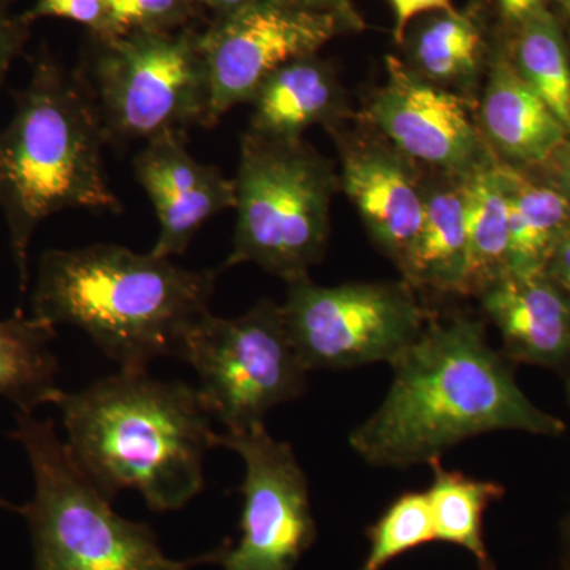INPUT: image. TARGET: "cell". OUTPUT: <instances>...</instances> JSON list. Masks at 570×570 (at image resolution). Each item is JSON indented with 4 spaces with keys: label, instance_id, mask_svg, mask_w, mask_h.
Wrapping results in <instances>:
<instances>
[{
    "label": "cell",
    "instance_id": "obj_1",
    "mask_svg": "<svg viewBox=\"0 0 570 570\" xmlns=\"http://www.w3.org/2000/svg\"><path fill=\"white\" fill-rule=\"evenodd\" d=\"M377 411L348 444L376 468L407 469L441 460L468 439L493 431L560 436L566 425L521 392L505 356L487 340L479 318L431 317L395 362Z\"/></svg>",
    "mask_w": 570,
    "mask_h": 570
},
{
    "label": "cell",
    "instance_id": "obj_2",
    "mask_svg": "<svg viewBox=\"0 0 570 570\" xmlns=\"http://www.w3.org/2000/svg\"><path fill=\"white\" fill-rule=\"evenodd\" d=\"M55 404L71 455L108 498L137 490L154 512H170L204 490L219 434L193 385L121 370Z\"/></svg>",
    "mask_w": 570,
    "mask_h": 570
},
{
    "label": "cell",
    "instance_id": "obj_3",
    "mask_svg": "<svg viewBox=\"0 0 570 570\" xmlns=\"http://www.w3.org/2000/svg\"><path fill=\"white\" fill-rule=\"evenodd\" d=\"M214 269L118 245L51 249L41 255L32 316L82 330L121 370L146 371L181 356L190 328L209 313Z\"/></svg>",
    "mask_w": 570,
    "mask_h": 570
},
{
    "label": "cell",
    "instance_id": "obj_4",
    "mask_svg": "<svg viewBox=\"0 0 570 570\" xmlns=\"http://www.w3.org/2000/svg\"><path fill=\"white\" fill-rule=\"evenodd\" d=\"M13 96V118L0 130V209L26 294L29 245L45 219L66 209L121 213L122 205L108 186V137L80 75L39 59Z\"/></svg>",
    "mask_w": 570,
    "mask_h": 570
},
{
    "label": "cell",
    "instance_id": "obj_5",
    "mask_svg": "<svg viewBox=\"0 0 570 570\" xmlns=\"http://www.w3.org/2000/svg\"><path fill=\"white\" fill-rule=\"evenodd\" d=\"M10 436L32 468V501L17 510L31 530L32 570H193L220 562L225 546L193 560H174L149 524L118 515L59 439L52 420L18 411Z\"/></svg>",
    "mask_w": 570,
    "mask_h": 570
},
{
    "label": "cell",
    "instance_id": "obj_6",
    "mask_svg": "<svg viewBox=\"0 0 570 570\" xmlns=\"http://www.w3.org/2000/svg\"><path fill=\"white\" fill-rule=\"evenodd\" d=\"M236 228L227 266L254 264L285 283L309 277L324 257L335 168L305 141L247 132L236 174Z\"/></svg>",
    "mask_w": 570,
    "mask_h": 570
},
{
    "label": "cell",
    "instance_id": "obj_7",
    "mask_svg": "<svg viewBox=\"0 0 570 570\" xmlns=\"http://www.w3.org/2000/svg\"><path fill=\"white\" fill-rule=\"evenodd\" d=\"M200 36L138 31L102 39L85 78L108 142L149 141L206 126L209 86Z\"/></svg>",
    "mask_w": 570,
    "mask_h": 570
},
{
    "label": "cell",
    "instance_id": "obj_8",
    "mask_svg": "<svg viewBox=\"0 0 570 570\" xmlns=\"http://www.w3.org/2000/svg\"><path fill=\"white\" fill-rule=\"evenodd\" d=\"M179 358L194 367L202 403L227 433L264 423L273 407L306 390L305 363L272 299L238 317L206 314L190 328Z\"/></svg>",
    "mask_w": 570,
    "mask_h": 570
},
{
    "label": "cell",
    "instance_id": "obj_9",
    "mask_svg": "<svg viewBox=\"0 0 570 570\" xmlns=\"http://www.w3.org/2000/svg\"><path fill=\"white\" fill-rule=\"evenodd\" d=\"M281 309L307 371L390 365L431 321L404 281L322 287L305 277L288 284Z\"/></svg>",
    "mask_w": 570,
    "mask_h": 570
},
{
    "label": "cell",
    "instance_id": "obj_10",
    "mask_svg": "<svg viewBox=\"0 0 570 570\" xmlns=\"http://www.w3.org/2000/svg\"><path fill=\"white\" fill-rule=\"evenodd\" d=\"M219 448L245 461L238 546H225L224 570H295L317 539L309 485L292 445L276 441L258 423L219 434Z\"/></svg>",
    "mask_w": 570,
    "mask_h": 570
},
{
    "label": "cell",
    "instance_id": "obj_11",
    "mask_svg": "<svg viewBox=\"0 0 570 570\" xmlns=\"http://www.w3.org/2000/svg\"><path fill=\"white\" fill-rule=\"evenodd\" d=\"M344 24L330 11L296 0H254L225 14L200 36L208 75L206 126L214 127L238 104L249 102L262 82L285 63L316 55Z\"/></svg>",
    "mask_w": 570,
    "mask_h": 570
},
{
    "label": "cell",
    "instance_id": "obj_12",
    "mask_svg": "<svg viewBox=\"0 0 570 570\" xmlns=\"http://www.w3.org/2000/svg\"><path fill=\"white\" fill-rule=\"evenodd\" d=\"M385 66L387 82L371 97L366 116L395 148L453 176L471 174L494 157L463 97L420 77L395 56H387Z\"/></svg>",
    "mask_w": 570,
    "mask_h": 570
},
{
    "label": "cell",
    "instance_id": "obj_13",
    "mask_svg": "<svg viewBox=\"0 0 570 570\" xmlns=\"http://www.w3.org/2000/svg\"><path fill=\"white\" fill-rule=\"evenodd\" d=\"M135 176L156 209L159 236L149 253L183 255L206 220L235 208V181L216 165L187 151V132H165L146 141L134 159Z\"/></svg>",
    "mask_w": 570,
    "mask_h": 570
},
{
    "label": "cell",
    "instance_id": "obj_14",
    "mask_svg": "<svg viewBox=\"0 0 570 570\" xmlns=\"http://www.w3.org/2000/svg\"><path fill=\"white\" fill-rule=\"evenodd\" d=\"M341 154V189L358 209L366 230L382 254L396 266L423 223L425 183L414 160L392 142L354 140L335 132Z\"/></svg>",
    "mask_w": 570,
    "mask_h": 570
},
{
    "label": "cell",
    "instance_id": "obj_15",
    "mask_svg": "<svg viewBox=\"0 0 570 570\" xmlns=\"http://www.w3.org/2000/svg\"><path fill=\"white\" fill-rule=\"evenodd\" d=\"M505 358L546 367L570 360V295L549 273L508 269L479 295Z\"/></svg>",
    "mask_w": 570,
    "mask_h": 570
},
{
    "label": "cell",
    "instance_id": "obj_16",
    "mask_svg": "<svg viewBox=\"0 0 570 570\" xmlns=\"http://www.w3.org/2000/svg\"><path fill=\"white\" fill-rule=\"evenodd\" d=\"M480 119L491 151L515 167L546 164L570 135L546 100L505 59L491 67Z\"/></svg>",
    "mask_w": 570,
    "mask_h": 570
},
{
    "label": "cell",
    "instance_id": "obj_17",
    "mask_svg": "<svg viewBox=\"0 0 570 570\" xmlns=\"http://www.w3.org/2000/svg\"><path fill=\"white\" fill-rule=\"evenodd\" d=\"M249 132L277 141H298L309 127L333 129L347 112L343 86L316 55L295 59L269 75L254 94Z\"/></svg>",
    "mask_w": 570,
    "mask_h": 570
},
{
    "label": "cell",
    "instance_id": "obj_18",
    "mask_svg": "<svg viewBox=\"0 0 570 570\" xmlns=\"http://www.w3.org/2000/svg\"><path fill=\"white\" fill-rule=\"evenodd\" d=\"M397 268L414 291L466 295L463 176L445 175L444 181L425 184L422 227Z\"/></svg>",
    "mask_w": 570,
    "mask_h": 570
},
{
    "label": "cell",
    "instance_id": "obj_19",
    "mask_svg": "<svg viewBox=\"0 0 570 570\" xmlns=\"http://www.w3.org/2000/svg\"><path fill=\"white\" fill-rule=\"evenodd\" d=\"M509 200V269L543 272L570 227V204L553 186L532 181L520 167L499 160Z\"/></svg>",
    "mask_w": 570,
    "mask_h": 570
},
{
    "label": "cell",
    "instance_id": "obj_20",
    "mask_svg": "<svg viewBox=\"0 0 570 570\" xmlns=\"http://www.w3.org/2000/svg\"><path fill=\"white\" fill-rule=\"evenodd\" d=\"M463 193L466 295L479 296L509 269V200L497 156L463 176Z\"/></svg>",
    "mask_w": 570,
    "mask_h": 570
},
{
    "label": "cell",
    "instance_id": "obj_21",
    "mask_svg": "<svg viewBox=\"0 0 570 570\" xmlns=\"http://www.w3.org/2000/svg\"><path fill=\"white\" fill-rule=\"evenodd\" d=\"M55 328L22 313L0 318V396L20 411L55 404L61 395L56 384L58 360L51 351Z\"/></svg>",
    "mask_w": 570,
    "mask_h": 570
},
{
    "label": "cell",
    "instance_id": "obj_22",
    "mask_svg": "<svg viewBox=\"0 0 570 570\" xmlns=\"http://www.w3.org/2000/svg\"><path fill=\"white\" fill-rule=\"evenodd\" d=\"M433 482L425 491L433 520L434 540L463 547L478 561L480 570H497L483 540V513L491 502L504 497L501 483L468 478L449 471L441 460L430 463Z\"/></svg>",
    "mask_w": 570,
    "mask_h": 570
},
{
    "label": "cell",
    "instance_id": "obj_23",
    "mask_svg": "<svg viewBox=\"0 0 570 570\" xmlns=\"http://www.w3.org/2000/svg\"><path fill=\"white\" fill-rule=\"evenodd\" d=\"M513 67L569 127L570 63L558 22L542 7L521 20Z\"/></svg>",
    "mask_w": 570,
    "mask_h": 570
},
{
    "label": "cell",
    "instance_id": "obj_24",
    "mask_svg": "<svg viewBox=\"0 0 570 570\" xmlns=\"http://www.w3.org/2000/svg\"><path fill=\"white\" fill-rule=\"evenodd\" d=\"M482 33L474 21L450 11L428 22L412 48V69L434 85H460L478 73Z\"/></svg>",
    "mask_w": 570,
    "mask_h": 570
},
{
    "label": "cell",
    "instance_id": "obj_25",
    "mask_svg": "<svg viewBox=\"0 0 570 570\" xmlns=\"http://www.w3.org/2000/svg\"><path fill=\"white\" fill-rule=\"evenodd\" d=\"M371 550L358 570H382L390 561L434 540L426 493L407 491L367 530Z\"/></svg>",
    "mask_w": 570,
    "mask_h": 570
},
{
    "label": "cell",
    "instance_id": "obj_26",
    "mask_svg": "<svg viewBox=\"0 0 570 570\" xmlns=\"http://www.w3.org/2000/svg\"><path fill=\"white\" fill-rule=\"evenodd\" d=\"M195 0H105L107 33L102 39L138 31H167L193 11Z\"/></svg>",
    "mask_w": 570,
    "mask_h": 570
},
{
    "label": "cell",
    "instance_id": "obj_27",
    "mask_svg": "<svg viewBox=\"0 0 570 570\" xmlns=\"http://www.w3.org/2000/svg\"><path fill=\"white\" fill-rule=\"evenodd\" d=\"M24 14L31 22L48 17L80 22L99 33L100 39L107 33L105 0H37Z\"/></svg>",
    "mask_w": 570,
    "mask_h": 570
},
{
    "label": "cell",
    "instance_id": "obj_28",
    "mask_svg": "<svg viewBox=\"0 0 570 570\" xmlns=\"http://www.w3.org/2000/svg\"><path fill=\"white\" fill-rule=\"evenodd\" d=\"M31 21L26 14H13L9 0H0V88L6 80L11 62L28 39Z\"/></svg>",
    "mask_w": 570,
    "mask_h": 570
},
{
    "label": "cell",
    "instance_id": "obj_29",
    "mask_svg": "<svg viewBox=\"0 0 570 570\" xmlns=\"http://www.w3.org/2000/svg\"><path fill=\"white\" fill-rule=\"evenodd\" d=\"M393 10H395V39L397 43L404 40L409 22L419 14L426 11H444L450 13L453 10L452 0H392Z\"/></svg>",
    "mask_w": 570,
    "mask_h": 570
},
{
    "label": "cell",
    "instance_id": "obj_30",
    "mask_svg": "<svg viewBox=\"0 0 570 570\" xmlns=\"http://www.w3.org/2000/svg\"><path fill=\"white\" fill-rule=\"evenodd\" d=\"M547 170L551 178V184L557 187L558 190L570 204V140L562 142L560 148L557 149L546 164Z\"/></svg>",
    "mask_w": 570,
    "mask_h": 570
},
{
    "label": "cell",
    "instance_id": "obj_31",
    "mask_svg": "<svg viewBox=\"0 0 570 570\" xmlns=\"http://www.w3.org/2000/svg\"><path fill=\"white\" fill-rule=\"evenodd\" d=\"M546 272L570 295V227L554 247Z\"/></svg>",
    "mask_w": 570,
    "mask_h": 570
},
{
    "label": "cell",
    "instance_id": "obj_32",
    "mask_svg": "<svg viewBox=\"0 0 570 570\" xmlns=\"http://www.w3.org/2000/svg\"><path fill=\"white\" fill-rule=\"evenodd\" d=\"M302 6L309 7V9L330 11L336 14L344 24L358 28L362 24L360 18L356 17L354 7L351 6V0H296Z\"/></svg>",
    "mask_w": 570,
    "mask_h": 570
},
{
    "label": "cell",
    "instance_id": "obj_33",
    "mask_svg": "<svg viewBox=\"0 0 570 570\" xmlns=\"http://www.w3.org/2000/svg\"><path fill=\"white\" fill-rule=\"evenodd\" d=\"M501 2L502 13L509 18V20L521 21L531 14L532 11L538 10L542 7L540 0H499Z\"/></svg>",
    "mask_w": 570,
    "mask_h": 570
},
{
    "label": "cell",
    "instance_id": "obj_34",
    "mask_svg": "<svg viewBox=\"0 0 570 570\" xmlns=\"http://www.w3.org/2000/svg\"><path fill=\"white\" fill-rule=\"evenodd\" d=\"M195 2L204 3L209 9L219 11L220 17H225V14L234 13V11L249 6L254 0H195Z\"/></svg>",
    "mask_w": 570,
    "mask_h": 570
},
{
    "label": "cell",
    "instance_id": "obj_35",
    "mask_svg": "<svg viewBox=\"0 0 570 570\" xmlns=\"http://www.w3.org/2000/svg\"><path fill=\"white\" fill-rule=\"evenodd\" d=\"M562 570H570V521L568 531H566V554H564V568Z\"/></svg>",
    "mask_w": 570,
    "mask_h": 570
},
{
    "label": "cell",
    "instance_id": "obj_36",
    "mask_svg": "<svg viewBox=\"0 0 570 570\" xmlns=\"http://www.w3.org/2000/svg\"><path fill=\"white\" fill-rule=\"evenodd\" d=\"M540 2H542V0H540ZM550 2L560 3L562 9L568 10L570 13V0H550Z\"/></svg>",
    "mask_w": 570,
    "mask_h": 570
},
{
    "label": "cell",
    "instance_id": "obj_37",
    "mask_svg": "<svg viewBox=\"0 0 570 570\" xmlns=\"http://www.w3.org/2000/svg\"><path fill=\"white\" fill-rule=\"evenodd\" d=\"M0 508L18 510L17 508H13V505H10L9 502H7L6 499L2 498H0Z\"/></svg>",
    "mask_w": 570,
    "mask_h": 570
},
{
    "label": "cell",
    "instance_id": "obj_38",
    "mask_svg": "<svg viewBox=\"0 0 570 570\" xmlns=\"http://www.w3.org/2000/svg\"><path fill=\"white\" fill-rule=\"evenodd\" d=\"M568 393H569V401H570V377H569V384H568Z\"/></svg>",
    "mask_w": 570,
    "mask_h": 570
},
{
    "label": "cell",
    "instance_id": "obj_39",
    "mask_svg": "<svg viewBox=\"0 0 570 570\" xmlns=\"http://www.w3.org/2000/svg\"><path fill=\"white\" fill-rule=\"evenodd\" d=\"M569 127H570V96H569Z\"/></svg>",
    "mask_w": 570,
    "mask_h": 570
}]
</instances>
